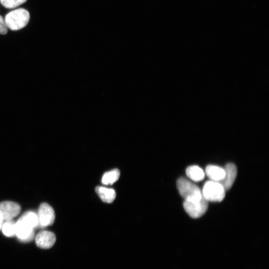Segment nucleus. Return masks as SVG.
<instances>
[{
	"label": "nucleus",
	"mask_w": 269,
	"mask_h": 269,
	"mask_svg": "<svg viewBox=\"0 0 269 269\" xmlns=\"http://www.w3.org/2000/svg\"><path fill=\"white\" fill-rule=\"evenodd\" d=\"M205 174L212 181L220 182L225 177V171L223 168L214 165H208L205 169Z\"/></svg>",
	"instance_id": "10"
},
{
	"label": "nucleus",
	"mask_w": 269,
	"mask_h": 269,
	"mask_svg": "<svg viewBox=\"0 0 269 269\" xmlns=\"http://www.w3.org/2000/svg\"><path fill=\"white\" fill-rule=\"evenodd\" d=\"M27 0H0V3L5 8H12L24 3Z\"/></svg>",
	"instance_id": "16"
},
{
	"label": "nucleus",
	"mask_w": 269,
	"mask_h": 269,
	"mask_svg": "<svg viewBox=\"0 0 269 269\" xmlns=\"http://www.w3.org/2000/svg\"><path fill=\"white\" fill-rule=\"evenodd\" d=\"M95 191L100 199L105 203L113 202L116 196V192L113 188L97 186L96 187Z\"/></svg>",
	"instance_id": "11"
},
{
	"label": "nucleus",
	"mask_w": 269,
	"mask_h": 269,
	"mask_svg": "<svg viewBox=\"0 0 269 269\" xmlns=\"http://www.w3.org/2000/svg\"><path fill=\"white\" fill-rule=\"evenodd\" d=\"M56 241L54 234L48 231L40 232L35 237L36 245L42 249H48L52 247Z\"/></svg>",
	"instance_id": "8"
},
{
	"label": "nucleus",
	"mask_w": 269,
	"mask_h": 269,
	"mask_svg": "<svg viewBox=\"0 0 269 269\" xmlns=\"http://www.w3.org/2000/svg\"><path fill=\"white\" fill-rule=\"evenodd\" d=\"M177 187L180 195L184 201L196 202L203 197L200 189L195 184L184 177L177 181Z\"/></svg>",
	"instance_id": "1"
},
{
	"label": "nucleus",
	"mask_w": 269,
	"mask_h": 269,
	"mask_svg": "<svg viewBox=\"0 0 269 269\" xmlns=\"http://www.w3.org/2000/svg\"><path fill=\"white\" fill-rule=\"evenodd\" d=\"M208 201L203 197L196 202L184 201L183 207L187 214L193 218H198L202 216L208 208Z\"/></svg>",
	"instance_id": "4"
},
{
	"label": "nucleus",
	"mask_w": 269,
	"mask_h": 269,
	"mask_svg": "<svg viewBox=\"0 0 269 269\" xmlns=\"http://www.w3.org/2000/svg\"><path fill=\"white\" fill-rule=\"evenodd\" d=\"M29 19V12L20 8L8 12L5 16L4 21L7 28L11 30H17L25 27Z\"/></svg>",
	"instance_id": "2"
},
{
	"label": "nucleus",
	"mask_w": 269,
	"mask_h": 269,
	"mask_svg": "<svg viewBox=\"0 0 269 269\" xmlns=\"http://www.w3.org/2000/svg\"><path fill=\"white\" fill-rule=\"evenodd\" d=\"M225 191L220 182L210 180L204 184L202 193L208 201L221 202L225 196Z\"/></svg>",
	"instance_id": "3"
},
{
	"label": "nucleus",
	"mask_w": 269,
	"mask_h": 269,
	"mask_svg": "<svg viewBox=\"0 0 269 269\" xmlns=\"http://www.w3.org/2000/svg\"><path fill=\"white\" fill-rule=\"evenodd\" d=\"M224 169L225 177L219 182L226 191L230 189L233 184L237 176V170L236 165L231 163L227 164Z\"/></svg>",
	"instance_id": "9"
},
{
	"label": "nucleus",
	"mask_w": 269,
	"mask_h": 269,
	"mask_svg": "<svg viewBox=\"0 0 269 269\" xmlns=\"http://www.w3.org/2000/svg\"><path fill=\"white\" fill-rule=\"evenodd\" d=\"M39 226L47 227L51 225L54 222L55 213L53 208L47 203L40 204L38 211Z\"/></svg>",
	"instance_id": "6"
},
{
	"label": "nucleus",
	"mask_w": 269,
	"mask_h": 269,
	"mask_svg": "<svg viewBox=\"0 0 269 269\" xmlns=\"http://www.w3.org/2000/svg\"><path fill=\"white\" fill-rule=\"evenodd\" d=\"M186 174L189 178L195 182L202 180L205 175L202 169L197 165L188 166L186 169Z\"/></svg>",
	"instance_id": "12"
},
{
	"label": "nucleus",
	"mask_w": 269,
	"mask_h": 269,
	"mask_svg": "<svg viewBox=\"0 0 269 269\" xmlns=\"http://www.w3.org/2000/svg\"><path fill=\"white\" fill-rule=\"evenodd\" d=\"M21 210L19 205L11 201L0 203V215L4 220H11L19 214Z\"/></svg>",
	"instance_id": "7"
},
{
	"label": "nucleus",
	"mask_w": 269,
	"mask_h": 269,
	"mask_svg": "<svg viewBox=\"0 0 269 269\" xmlns=\"http://www.w3.org/2000/svg\"><path fill=\"white\" fill-rule=\"evenodd\" d=\"M33 229L30 224L21 218L15 222V235L22 242H27L33 239Z\"/></svg>",
	"instance_id": "5"
},
{
	"label": "nucleus",
	"mask_w": 269,
	"mask_h": 269,
	"mask_svg": "<svg viewBox=\"0 0 269 269\" xmlns=\"http://www.w3.org/2000/svg\"><path fill=\"white\" fill-rule=\"evenodd\" d=\"M120 171L118 169H114L105 172L102 178V182L105 185H111L119 179Z\"/></svg>",
	"instance_id": "13"
},
{
	"label": "nucleus",
	"mask_w": 269,
	"mask_h": 269,
	"mask_svg": "<svg viewBox=\"0 0 269 269\" xmlns=\"http://www.w3.org/2000/svg\"><path fill=\"white\" fill-rule=\"evenodd\" d=\"M7 32V27L5 22L4 19L0 15V34H5Z\"/></svg>",
	"instance_id": "17"
},
{
	"label": "nucleus",
	"mask_w": 269,
	"mask_h": 269,
	"mask_svg": "<svg viewBox=\"0 0 269 269\" xmlns=\"http://www.w3.org/2000/svg\"><path fill=\"white\" fill-rule=\"evenodd\" d=\"M3 220H4L3 219L2 217L0 215V230H1L2 224L3 223Z\"/></svg>",
	"instance_id": "18"
},
{
	"label": "nucleus",
	"mask_w": 269,
	"mask_h": 269,
	"mask_svg": "<svg viewBox=\"0 0 269 269\" xmlns=\"http://www.w3.org/2000/svg\"><path fill=\"white\" fill-rule=\"evenodd\" d=\"M1 229L5 236L12 237L15 235V222L12 219L6 220Z\"/></svg>",
	"instance_id": "14"
},
{
	"label": "nucleus",
	"mask_w": 269,
	"mask_h": 269,
	"mask_svg": "<svg viewBox=\"0 0 269 269\" xmlns=\"http://www.w3.org/2000/svg\"><path fill=\"white\" fill-rule=\"evenodd\" d=\"M20 218L25 220L34 228L39 226L38 215L33 212L28 211L26 212Z\"/></svg>",
	"instance_id": "15"
}]
</instances>
